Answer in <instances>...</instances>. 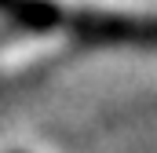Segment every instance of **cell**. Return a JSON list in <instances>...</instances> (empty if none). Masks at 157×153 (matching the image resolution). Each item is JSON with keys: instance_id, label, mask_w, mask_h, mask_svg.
I'll return each mask as SVG.
<instances>
[{"instance_id": "1", "label": "cell", "mask_w": 157, "mask_h": 153, "mask_svg": "<svg viewBox=\"0 0 157 153\" xmlns=\"http://www.w3.org/2000/svg\"><path fill=\"white\" fill-rule=\"evenodd\" d=\"M0 18L22 29H51L59 22V7L51 0H0Z\"/></svg>"}, {"instance_id": "2", "label": "cell", "mask_w": 157, "mask_h": 153, "mask_svg": "<svg viewBox=\"0 0 157 153\" xmlns=\"http://www.w3.org/2000/svg\"><path fill=\"white\" fill-rule=\"evenodd\" d=\"M0 44H4V37H0Z\"/></svg>"}]
</instances>
